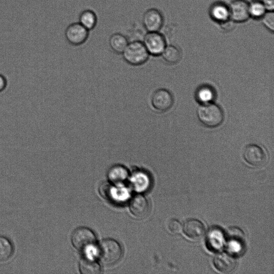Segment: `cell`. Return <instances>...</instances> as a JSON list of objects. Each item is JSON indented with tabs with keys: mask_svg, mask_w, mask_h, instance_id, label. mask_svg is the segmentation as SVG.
<instances>
[{
	"mask_svg": "<svg viewBox=\"0 0 274 274\" xmlns=\"http://www.w3.org/2000/svg\"><path fill=\"white\" fill-rule=\"evenodd\" d=\"M123 251L120 245L116 241L107 239L103 241L97 251V255L104 265L112 266L121 259Z\"/></svg>",
	"mask_w": 274,
	"mask_h": 274,
	"instance_id": "cell-1",
	"label": "cell"
},
{
	"mask_svg": "<svg viewBox=\"0 0 274 274\" xmlns=\"http://www.w3.org/2000/svg\"><path fill=\"white\" fill-rule=\"evenodd\" d=\"M126 63L133 66H140L148 61L150 54L142 41L130 42L122 54Z\"/></svg>",
	"mask_w": 274,
	"mask_h": 274,
	"instance_id": "cell-2",
	"label": "cell"
},
{
	"mask_svg": "<svg viewBox=\"0 0 274 274\" xmlns=\"http://www.w3.org/2000/svg\"><path fill=\"white\" fill-rule=\"evenodd\" d=\"M197 115L200 121L211 128L220 125L224 119L223 113L221 108L213 104H204L200 106Z\"/></svg>",
	"mask_w": 274,
	"mask_h": 274,
	"instance_id": "cell-3",
	"label": "cell"
},
{
	"mask_svg": "<svg viewBox=\"0 0 274 274\" xmlns=\"http://www.w3.org/2000/svg\"><path fill=\"white\" fill-rule=\"evenodd\" d=\"M73 246L81 252H85L94 247L96 237L92 230L87 228H78L72 234Z\"/></svg>",
	"mask_w": 274,
	"mask_h": 274,
	"instance_id": "cell-4",
	"label": "cell"
},
{
	"mask_svg": "<svg viewBox=\"0 0 274 274\" xmlns=\"http://www.w3.org/2000/svg\"><path fill=\"white\" fill-rule=\"evenodd\" d=\"M150 55H161L166 47L164 36L159 32H147L142 41Z\"/></svg>",
	"mask_w": 274,
	"mask_h": 274,
	"instance_id": "cell-5",
	"label": "cell"
},
{
	"mask_svg": "<svg viewBox=\"0 0 274 274\" xmlns=\"http://www.w3.org/2000/svg\"><path fill=\"white\" fill-rule=\"evenodd\" d=\"M88 31L79 22L73 23L68 25L65 30V37L71 45L77 46L84 44L89 36Z\"/></svg>",
	"mask_w": 274,
	"mask_h": 274,
	"instance_id": "cell-6",
	"label": "cell"
},
{
	"mask_svg": "<svg viewBox=\"0 0 274 274\" xmlns=\"http://www.w3.org/2000/svg\"><path fill=\"white\" fill-rule=\"evenodd\" d=\"M163 22V16L157 9L147 10L143 16L142 24L147 32H159Z\"/></svg>",
	"mask_w": 274,
	"mask_h": 274,
	"instance_id": "cell-7",
	"label": "cell"
},
{
	"mask_svg": "<svg viewBox=\"0 0 274 274\" xmlns=\"http://www.w3.org/2000/svg\"><path fill=\"white\" fill-rule=\"evenodd\" d=\"M244 157L249 164L254 167H261L267 161L266 153L256 145L247 146L244 151Z\"/></svg>",
	"mask_w": 274,
	"mask_h": 274,
	"instance_id": "cell-8",
	"label": "cell"
},
{
	"mask_svg": "<svg viewBox=\"0 0 274 274\" xmlns=\"http://www.w3.org/2000/svg\"><path fill=\"white\" fill-rule=\"evenodd\" d=\"M229 8L230 19L234 23H243L250 18L249 3L246 0H234Z\"/></svg>",
	"mask_w": 274,
	"mask_h": 274,
	"instance_id": "cell-9",
	"label": "cell"
},
{
	"mask_svg": "<svg viewBox=\"0 0 274 274\" xmlns=\"http://www.w3.org/2000/svg\"><path fill=\"white\" fill-rule=\"evenodd\" d=\"M226 236L231 252L237 253L243 251L246 244V236L241 229L235 227H231L228 229Z\"/></svg>",
	"mask_w": 274,
	"mask_h": 274,
	"instance_id": "cell-10",
	"label": "cell"
},
{
	"mask_svg": "<svg viewBox=\"0 0 274 274\" xmlns=\"http://www.w3.org/2000/svg\"><path fill=\"white\" fill-rule=\"evenodd\" d=\"M173 102V95L167 90H156L152 96V105L154 109L158 111H167L172 107Z\"/></svg>",
	"mask_w": 274,
	"mask_h": 274,
	"instance_id": "cell-11",
	"label": "cell"
},
{
	"mask_svg": "<svg viewBox=\"0 0 274 274\" xmlns=\"http://www.w3.org/2000/svg\"><path fill=\"white\" fill-rule=\"evenodd\" d=\"M130 210L135 218L143 219L148 216L150 213V203L143 195H136L130 201Z\"/></svg>",
	"mask_w": 274,
	"mask_h": 274,
	"instance_id": "cell-12",
	"label": "cell"
},
{
	"mask_svg": "<svg viewBox=\"0 0 274 274\" xmlns=\"http://www.w3.org/2000/svg\"><path fill=\"white\" fill-rule=\"evenodd\" d=\"M209 14L213 20L220 24L230 19L229 6L222 2L214 3L210 8Z\"/></svg>",
	"mask_w": 274,
	"mask_h": 274,
	"instance_id": "cell-13",
	"label": "cell"
},
{
	"mask_svg": "<svg viewBox=\"0 0 274 274\" xmlns=\"http://www.w3.org/2000/svg\"><path fill=\"white\" fill-rule=\"evenodd\" d=\"M213 262L215 267L223 273L231 272L236 266V260L226 253L218 254L214 259Z\"/></svg>",
	"mask_w": 274,
	"mask_h": 274,
	"instance_id": "cell-14",
	"label": "cell"
},
{
	"mask_svg": "<svg viewBox=\"0 0 274 274\" xmlns=\"http://www.w3.org/2000/svg\"><path fill=\"white\" fill-rule=\"evenodd\" d=\"M184 232L187 237L193 240L201 239L205 233L203 223L197 220H190L185 222Z\"/></svg>",
	"mask_w": 274,
	"mask_h": 274,
	"instance_id": "cell-15",
	"label": "cell"
},
{
	"mask_svg": "<svg viewBox=\"0 0 274 274\" xmlns=\"http://www.w3.org/2000/svg\"><path fill=\"white\" fill-rule=\"evenodd\" d=\"M129 42L128 38L120 33H113L109 40L111 50L117 54H122Z\"/></svg>",
	"mask_w": 274,
	"mask_h": 274,
	"instance_id": "cell-16",
	"label": "cell"
},
{
	"mask_svg": "<svg viewBox=\"0 0 274 274\" xmlns=\"http://www.w3.org/2000/svg\"><path fill=\"white\" fill-rule=\"evenodd\" d=\"M129 176L128 170L121 165L114 166L109 171V179L115 184H121L124 183Z\"/></svg>",
	"mask_w": 274,
	"mask_h": 274,
	"instance_id": "cell-17",
	"label": "cell"
},
{
	"mask_svg": "<svg viewBox=\"0 0 274 274\" xmlns=\"http://www.w3.org/2000/svg\"><path fill=\"white\" fill-rule=\"evenodd\" d=\"M79 22L88 31H91L97 23V17L94 12L90 9L85 10L79 16Z\"/></svg>",
	"mask_w": 274,
	"mask_h": 274,
	"instance_id": "cell-18",
	"label": "cell"
},
{
	"mask_svg": "<svg viewBox=\"0 0 274 274\" xmlns=\"http://www.w3.org/2000/svg\"><path fill=\"white\" fill-rule=\"evenodd\" d=\"M224 238L221 231L217 228L212 229L209 233L208 237V244L210 249L214 251L220 250L223 246Z\"/></svg>",
	"mask_w": 274,
	"mask_h": 274,
	"instance_id": "cell-19",
	"label": "cell"
},
{
	"mask_svg": "<svg viewBox=\"0 0 274 274\" xmlns=\"http://www.w3.org/2000/svg\"><path fill=\"white\" fill-rule=\"evenodd\" d=\"M80 270L83 274H97L101 272L99 263L88 258H83L80 261Z\"/></svg>",
	"mask_w": 274,
	"mask_h": 274,
	"instance_id": "cell-20",
	"label": "cell"
},
{
	"mask_svg": "<svg viewBox=\"0 0 274 274\" xmlns=\"http://www.w3.org/2000/svg\"><path fill=\"white\" fill-rule=\"evenodd\" d=\"M267 9L261 0H253L249 3L250 17L254 19H261L265 14Z\"/></svg>",
	"mask_w": 274,
	"mask_h": 274,
	"instance_id": "cell-21",
	"label": "cell"
},
{
	"mask_svg": "<svg viewBox=\"0 0 274 274\" xmlns=\"http://www.w3.org/2000/svg\"><path fill=\"white\" fill-rule=\"evenodd\" d=\"M162 54L164 60L170 64L177 63L180 60V51L178 48L175 46L165 47Z\"/></svg>",
	"mask_w": 274,
	"mask_h": 274,
	"instance_id": "cell-22",
	"label": "cell"
},
{
	"mask_svg": "<svg viewBox=\"0 0 274 274\" xmlns=\"http://www.w3.org/2000/svg\"><path fill=\"white\" fill-rule=\"evenodd\" d=\"M13 247L12 243L7 238L0 236V261L8 260L12 256Z\"/></svg>",
	"mask_w": 274,
	"mask_h": 274,
	"instance_id": "cell-23",
	"label": "cell"
},
{
	"mask_svg": "<svg viewBox=\"0 0 274 274\" xmlns=\"http://www.w3.org/2000/svg\"><path fill=\"white\" fill-rule=\"evenodd\" d=\"M197 99L203 104L212 101L215 97V93L212 88L209 86H203L199 88L197 92Z\"/></svg>",
	"mask_w": 274,
	"mask_h": 274,
	"instance_id": "cell-24",
	"label": "cell"
},
{
	"mask_svg": "<svg viewBox=\"0 0 274 274\" xmlns=\"http://www.w3.org/2000/svg\"><path fill=\"white\" fill-rule=\"evenodd\" d=\"M150 183L148 176L144 173H137L134 176L133 184L136 190L144 191L149 187Z\"/></svg>",
	"mask_w": 274,
	"mask_h": 274,
	"instance_id": "cell-25",
	"label": "cell"
},
{
	"mask_svg": "<svg viewBox=\"0 0 274 274\" xmlns=\"http://www.w3.org/2000/svg\"><path fill=\"white\" fill-rule=\"evenodd\" d=\"M262 23L268 30L273 32L274 31V13L273 11H267L261 18Z\"/></svg>",
	"mask_w": 274,
	"mask_h": 274,
	"instance_id": "cell-26",
	"label": "cell"
},
{
	"mask_svg": "<svg viewBox=\"0 0 274 274\" xmlns=\"http://www.w3.org/2000/svg\"><path fill=\"white\" fill-rule=\"evenodd\" d=\"M168 229L173 233H178L182 229V224L180 222L177 220H171L168 223Z\"/></svg>",
	"mask_w": 274,
	"mask_h": 274,
	"instance_id": "cell-27",
	"label": "cell"
},
{
	"mask_svg": "<svg viewBox=\"0 0 274 274\" xmlns=\"http://www.w3.org/2000/svg\"><path fill=\"white\" fill-rule=\"evenodd\" d=\"M234 22H233L231 20V19H229V20L225 22L224 23H222L220 24L221 28H222V30L226 31H229L232 30V28L234 27L233 24Z\"/></svg>",
	"mask_w": 274,
	"mask_h": 274,
	"instance_id": "cell-28",
	"label": "cell"
},
{
	"mask_svg": "<svg viewBox=\"0 0 274 274\" xmlns=\"http://www.w3.org/2000/svg\"><path fill=\"white\" fill-rule=\"evenodd\" d=\"M267 11H273L274 0H261Z\"/></svg>",
	"mask_w": 274,
	"mask_h": 274,
	"instance_id": "cell-29",
	"label": "cell"
},
{
	"mask_svg": "<svg viewBox=\"0 0 274 274\" xmlns=\"http://www.w3.org/2000/svg\"><path fill=\"white\" fill-rule=\"evenodd\" d=\"M7 85L6 78L3 75L0 74V92H3L6 89Z\"/></svg>",
	"mask_w": 274,
	"mask_h": 274,
	"instance_id": "cell-30",
	"label": "cell"
}]
</instances>
